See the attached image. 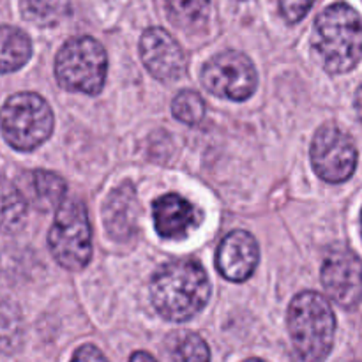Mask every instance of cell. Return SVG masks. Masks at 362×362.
<instances>
[{
  "mask_svg": "<svg viewBox=\"0 0 362 362\" xmlns=\"http://www.w3.org/2000/svg\"><path fill=\"white\" fill-rule=\"evenodd\" d=\"M166 362H211V350L194 332H175L166 345Z\"/></svg>",
  "mask_w": 362,
  "mask_h": 362,
  "instance_id": "cell-17",
  "label": "cell"
},
{
  "mask_svg": "<svg viewBox=\"0 0 362 362\" xmlns=\"http://www.w3.org/2000/svg\"><path fill=\"white\" fill-rule=\"evenodd\" d=\"M244 362H265V361H262V359H247V361H244Z\"/></svg>",
  "mask_w": 362,
  "mask_h": 362,
  "instance_id": "cell-25",
  "label": "cell"
},
{
  "mask_svg": "<svg viewBox=\"0 0 362 362\" xmlns=\"http://www.w3.org/2000/svg\"><path fill=\"white\" fill-rule=\"evenodd\" d=\"M30 55V39L23 30L14 27H0V74L23 67Z\"/></svg>",
  "mask_w": 362,
  "mask_h": 362,
  "instance_id": "cell-16",
  "label": "cell"
},
{
  "mask_svg": "<svg viewBox=\"0 0 362 362\" xmlns=\"http://www.w3.org/2000/svg\"><path fill=\"white\" fill-rule=\"evenodd\" d=\"M166 9L177 27L198 30L207 23L211 0H166Z\"/></svg>",
  "mask_w": 362,
  "mask_h": 362,
  "instance_id": "cell-18",
  "label": "cell"
},
{
  "mask_svg": "<svg viewBox=\"0 0 362 362\" xmlns=\"http://www.w3.org/2000/svg\"><path fill=\"white\" fill-rule=\"evenodd\" d=\"M129 362H156V359L147 352H134Z\"/></svg>",
  "mask_w": 362,
  "mask_h": 362,
  "instance_id": "cell-23",
  "label": "cell"
},
{
  "mask_svg": "<svg viewBox=\"0 0 362 362\" xmlns=\"http://www.w3.org/2000/svg\"><path fill=\"white\" fill-rule=\"evenodd\" d=\"M361 221H362V216H361Z\"/></svg>",
  "mask_w": 362,
  "mask_h": 362,
  "instance_id": "cell-26",
  "label": "cell"
},
{
  "mask_svg": "<svg viewBox=\"0 0 362 362\" xmlns=\"http://www.w3.org/2000/svg\"><path fill=\"white\" fill-rule=\"evenodd\" d=\"M140 57L148 73L159 81L177 80L186 71V55L165 28L152 27L144 32L140 39Z\"/></svg>",
  "mask_w": 362,
  "mask_h": 362,
  "instance_id": "cell-10",
  "label": "cell"
},
{
  "mask_svg": "<svg viewBox=\"0 0 362 362\" xmlns=\"http://www.w3.org/2000/svg\"><path fill=\"white\" fill-rule=\"evenodd\" d=\"M151 296L156 311L165 320L186 322L207 306L211 281L198 262L177 260L156 272Z\"/></svg>",
  "mask_w": 362,
  "mask_h": 362,
  "instance_id": "cell-1",
  "label": "cell"
},
{
  "mask_svg": "<svg viewBox=\"0 0 362 362\" xmlns=\"http://www.w3.org/2000/svg\"><path fill=\"white\" fill-rule=\"evenodd\" d=\"M313 2L315 0H279V9L288 23H297L306 16Z\"/></svg>",
  "mask_w": 362,
  "mask_h": 362,
  "instance_id": "cell-21",
  "label": "cell"
},
{
  "mask_svg": "<svg viewBox=\"0 0 362 362\" xmlns=\"http://www.w3.org/2000/svg\"><path fill=\"white\" fill-rule=\"evenodd\" d=\"M21 13L37 27H53L71 14L69 0H21Z\"/></svg>",
  "mask_w": 362,
  "mask_h": 362,
  "instance_id": "cell-19",
  "label": "cell"
},
{
  "mask_svg": "<svg viewBox=\"0 0 362 362\" xmlns=\"http://www.w3.org/2000/svg\"><path fill=\"white\" fill-rule=\"evenodd\" d=\"M311 165L325 182L349 180L357 165V148L352 138L336 126L320 127L311 144Z\"/></svg>",
  "mask_w": 362,
  "mask_h": 362,
  "instance_id": "cell-8",
  "label": "cell"
},
{
  "mask_svg": "<svg viewBox=\"0 0 362 362\" xmlns=\"http://www.w3.org/2000/svg\"><path fill=\"white\" fill-rule=\"evenodd\" d=\"M356 110H357V115L362 120V85L357 88V94H356Z\"/></svg>",
  "mask_w": 362,
  "mask_h": 362,
  "instance_id": "cell-24",
  "label": "cell"
},
{
  "mask_svg": "<svg viewBox=\"0 0 362 362\" xmlns=\"http://www.w3.org/2000/svg\"><path fill=\"white\" fill-rule=\"evenodd\" d=\"M48 246L64 269L81 271L87 267L92 257V235L87 209L80 200L67 198L60 205L49 230Z\"/></svg>",
  "mask_w": 362,
  "mask_h": 362,
  "instance_id": "cell-6",
  "label": "cell"
},
{
  "mask_svg": "<svg viewBox=\"0 0 362 362\" xmlns=\"http://www.w3.org/2000/svg\"><path fill=\"white\" fill-rule=\"evenodd\" d=\"M313 48L332 74L352 71L362 59V20L349 4H332L315 21Z\"/></svg>",
  "mask_w": 362,
  "mask_h": 362,
  "instance_id": "cell-2",
  "label": "cell"
},
{
  "mask_svg": "<svg viewBox=\"0 0 362 362\" xmlns=\"http://www.w3.org/2000/svg\"><path fill=\"white\" fill-rule=\"evenodd\" d=\"M108 57L94 37H74L60 48L55 59V76L60 87L71 92L98 95L105 85Z\"/></svg>",
  "mask_w": 362,
  "mask_h": 362,
  "instance_id": "cell-4",
  "label": "cell"
},
{
  "mask_svg": "<svg viewBox=\"0 0 362 362\" xmlns=\"http://www.w3.org/2000/svg\"><path fill=\"white\" fill-rule=\"evenodd\" d=\"M27 187L34 207L42 212L59 209L64 204L67 191V184L64 182L62 177L46 170H35L28 173Z\"/></svg>",
  "mask_w": 362,
  "mask_h": 362,
  "instance_id": "cell-14",
  "label": "cell"
},
{
  "mask_svg": "<svg viewBox=\"0 0 362 362\" xmlns=\"http://www.w3.org/2000/svg\"><path fill=\"white\" fill-rule=\"evenodd\" d=\"M71 362H108V359L94 345H83L74 352Z\"/></svg>",
  "mask_w": 362,
  "mask_h": 362,
  "instance_id": "cell-22",
  "label": "cell"
},
{
  "mask_svg": "<svg viewBox=\"0 0 362 362\" xmlns=\"http://www.w3.org/2000/svg\"><path fill=\"white\" fill-rule=\"evenodd\" d=\"M27 221V200L23 193L0 173V233H16Z\"/></svg>",
  "mask_w": 362,
  "mask_h": 362,
  "instance_id": "cell-15",
  "label": "cell"
},
{
  "mask_svg": "<svg viewBox=\"0 0 362 362\" xmlns=\"http://www.w3.org/2000/svg\"><path fill=\"white\" fill-rule=\"evenodd\" d=\"M257 71L253 62L244 53L223 52L205 64L202 71V83L218 98L244 101L251 98L257 88Z\"/></svg>",
  "mask_w": 362,
  "mask_h": 362,
  "instance_id": "cell-7",
  "label": "cell"
},
{
  "mask_svg": "<svg viewBox=\"0 0 362 362\" xmlns=\"http://www.w3.org/2000/svg\"><path fill=\"white\" fill-rule=\"evenodd\" d=\"M140 202L131 182L120 184L106 197L103 205V221L106 232L115 240H129L138 232Z\"/></svg>",
  "mask_w": 362,
  "mask_h": 362,
  "instance_id": "cell-12",
  "label": "cell"
},
{
  "mask_svg": "<svg viewBox=\"0 0 362 362\" xmlns=\"http://www.w3.org/2000/svg\"><path fill=\"white\" fill-rule=\"evenodd\" d=\"M288 331L296 352L304 362H324L334 343L336 318L327 299L303 292L290 303Z\"/></svg>",
  "mask_w": 362,
  "mask_h": 362,
  "instance_id": "cell-3",
  "label": "cell"
},
{
  "mask_svg": "<svg viewBox=\"0 0 362 362\" xmlns=\"http://www.w3.org/2000/svg\"><path fill=\"white\" fill-rule=\"evenodd\" d=\"M216 265L223 278L240 283L251 278L258 265V244L246 230H233L221 240Z\"/></svg>",
  "mask_w": 362,
  "mask_h": 362,
  "instance_id": "cell-11",
  "label": "cell"
},
{
  "mask_svg": "<svg viewBox=\"0 0 362 362\" xmlns=\"http://www.w3.org/2000/svg\"><path fill=\"white\" fill-rule=\"evenodd\" d=\"M156 232L168 240H182L198 226L197 207L175 193L165 194L152 204Z\"/></svg>",
  "mask_w": 362,
  "mask_h": 362,
  "instance_id": "cell-13",
  "label": "cell"
},
{
  "mask_svg": "<svg viewBox=\"0 0 362 362\" xmlns=\"http://www.w3.org/2000/svg\"><path fill=\"white\" fill-rule=\"evenodd\" d=\"M2 134L16 151H34L53 131V113L48 103L34 92H21L7 99L0 112Z\"/></svg>",
  "mask_w": 362,
  "mask_h": 362,
  "instance_id": "cell-5",
  "label": "cell"
},
{
  "mask_svg": "<svg viewBox=\"0 0 362 362\" xmlns=\"http://www.w3.org/2000/svg\"><path fill=\"white\" fill-rule=\"evenodd\" d=\"M325 293L341 308L352 310L362 300V262L354 251L334 247L322 265Z\"/></svg>",
  "mask_w": 362,
  "mask_h": 362,
  "instance_id": "cell-9",
  "label": "cell"
},
{
  "mask_svg": "<svg viewBox=\"0 0 362 362\" xmlns=\"http://www.w3.org/2000/svg\"><path fill=\"white\" fill-rule=\"evenodd\" d=\"M173 117L186 126H197L205 115V103L200 94L193 90H182L172 103Z\"/></svg>",
  "mask_w": 362,
  "mask_h": 362,
  "instance_id": "cell-20",
  "label": "cell"
}]
</instances>
